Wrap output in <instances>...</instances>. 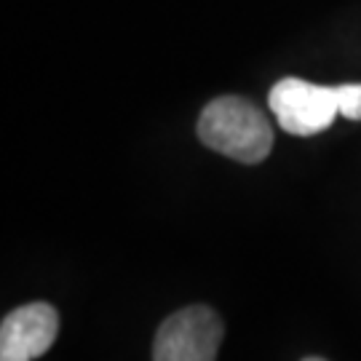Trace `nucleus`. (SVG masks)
I'll list each match as a JSON object with an SVG mask.
<instances>
[{
	"label": "nucleus",
	"mask_w": 361,
	"mask_h": 361,
	"mask_svg": "<svg viewBox=\"0 0 361 361\" xmlns=\"http://www.w3.org/2000/svg\"><path fill=\"white\" fill-rule=\"evenodd\" d=\"M198 140L241 164H259L273 150L268 116L244 97H217L198 118Z\"/></svg>",
	"instance_id": "nucleus-1"
},
{
	"label": "nucleus",
	"mask_w": 361,
	"mask_h": 361,
	"mask_svg": "<svg viewBox=\"0 0 361 361\" xmlns=\"http://www.w3.org/2000/svg\"><path fill=\"white\" fill-rule=\"evenodd\" d=\"M279 126L295 137H310L329 129L340 116L337 86H319L302 78H281L268 97Z\"/></svg>",
	"instance_id": "nucleus-2"
},
{
	"label": "nucleus",
	"mask_w": 361,
	"mask_h": 361,
	"mask_svg": "<svg viewBox=\"0 0 361 361\" xmlns=\"http://www.w3.org/2000/svg\"><path fill=\"white\" fill-rule=\"evenodd\" d=\"M222 335V319L209 305L182 308L158 326L153 361H214Z\"/></svg>",
	"instance_id": "nucleus-3"
},
{
	"label": "nucleus",
	"mask_w": 361,
	"mask_h": 361,
	"mask_svg": "<svg viewBox=\"0 0 361 361\" xmlns=\"http://www.w3.org/2000/svg\"><path fill=\"white\" fill-rule=\"evenodd\" d=\"M59 335V313L49 302H30L11 310L0 324V361H32Z\"/></svg>",
	"instance_id": "nucleus-4"
},
{
	"label": "nucleus",
	"mask_w": 361,
	"mask_h": 361,
	"mask_svg": "<svg viewBox=\"0 0 361 361\" xmlns=\"http://www.w3.org/2000/svg\"><path fill=\"white\" fill-rule=\"evenodd\" d=\"M340 97V116L348 121H361V83H343L337 86Z\"/></svg>",
	"instance_id": "nucleus-5"
},
{
	"label": "nucleus",
	"mask_w": 361,
	"mask_h": 361,
	"mask_svg": "<svg viewBox=\"0 0 361 361\" xmlns=\"http://www.w3.org/2000/svg\"><path fill=\"white\" fill-rule=\"evenodd\" d=\"M302 361H324V359H319V356H310V359H302Z\"/></svg>",
	"instance_id": "nucleus-6"
}]
</instances>
